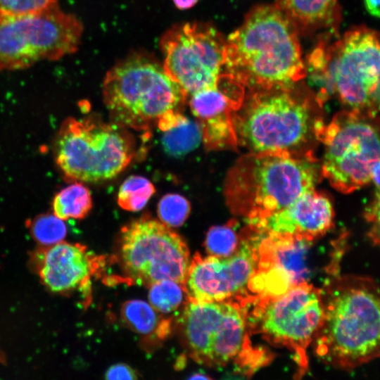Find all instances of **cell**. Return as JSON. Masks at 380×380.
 Masks as SVG:
<instances>
[{
    "mask_svg": "<svg viewBox=\"0 0 380 380\" xmlns=\"http://www.w3.org/2000/svg\"><path fill=\"white\" fill-rule=\"evenodd\" d=\"M297 31L277 4L257 6L226 41V73L257 90L289 88L306 74Z\"/></svg>",
    "mask_w": 380,
    "mask_h": 380,
    "instance_id": "obj_1",
    "label": "cell"
},
{
    "mask_svg": "<svg viewBox=\"0 0 380 380\" xmlns=\"http://www.w3.org/2000/svg\"><path fill=\"white\" fill-rule=\"evenodd\" d=\"M321 174L310 154L250 152L239 158L225 183L228 205L253 224L314 189Z\"/></svg>",
    "mask_w": 380,
    "mask_h": 380,
    "instance_id": "obj_2",
    "label": "cell"
},
{
    "mask_svg": "<svg viewBox=\"0 0 380 380\" xmlns=\"http://www.w3.org/2000/svg\"><path fill=\"white\" fill-rule=\"evenodd\" d=\"M379 289L371 279H341L324 303V315L316 333V352L342 368H354L379 354Z\"/></svg>",
    "mask_w": 380,
    "mask_h": 380,
    "instance_id": "obj_3",
    "label": "cell"
},
{
    "mask_svg": "<svg viewBox=\"0 0 380 380\" xmlns=\"http://www.w3.org/2000/svg\"><path fill=\"white\" fill-rule=\"evenodd\" d=\"M103 94L113 124L136 130L177 111L188 96L163 65L143 54L113 66L105 77Z\"/></svg>",
    "mask_w": 380,
    "mask_h": 380,
    "instance_id": "obj_4",
    "label": "cell"
},
{
    "mask_svg": "<svg viewBox=\"0 0 380 380\" xmlns=\"http://www.w3.org/2000/svg\"><path fill=\"white\" fill-rule=\"evenodd\" d=\"M132 140L121 127L92 116L68 118L54 142L57 165L72 181L94 182L111 179L130 163Z\"/></svg>",
    "mask_w": 380,
    "mask_h": 380,
    "instance_id": "obj_5",
    "label": "cell"
},
{
    "mask_svg": "<svg viewBox=\"0 0 380 380\" xmlns=\"http://www.w3.org/2000/svg\"><path fill=\"white\" fill-rule=\"evenodd\" d=\"M82 32L80 20L58 4L32 13L0 10V70L27 68L75 53Z\"/></svg>",
    "mask_w": 380,
    "mask_h": 380,
    "instance_id": "obj_6",
    "label": "cell"
},
{
    "mask_svg": "<svg viewBox=\"0 0 380 380\" xmlns=\"http://www.w3.org/2000/svg\"><path fill=\"white\" fill-rule=\"evenodd\" d=\"M237 144L250 152L296 151L312 128L307 101L289 88L258 90L233 113Z\"/></svg>",
    "mask_w": 380,
    "mask_h": 380,
    "instance_id": "obj_7",
    "label": "cell"
},
{
    "mask_svg": "<svg viewBox=\"0 0 380 380\" xmlns=\"http://www.w3.org/2000/svg\"><path fill=\"white\" fill-rule=\"evenodd\" d=\"M315 131L324 144L321 175L334 189L348 194L372 182L379 162V137L369 117L343 111L327 125L317 121Z\"/></svg>",
    "mask_w": 380,
    "mask_h": 380,
    "instance_id": "obj_8",
    "label": "cell"
},
{
    "mask_svg": "<svg viewBox=\"0 0 380 380\" xmlns=\"http://www.w3.org/2000/svg\"><path fill=\"white\" fill-rule=\"evenodd\" d=\"M120 258L126 275L137 284L148 286L164 279L184 286L191 260L180 236L149 217L122 227Z\"/></svg>",
    "mask_w": 380,
    "mask_h": 380,
    "instance_id": "obj_9",
    "label": "cell"
},
{
    "mask_svg": "<svg viewBox=\"0 0 380 380\" xmlns=\"http://www.w3.org/2000/svg\"><path fill=\"white\" fill-rule=\"evenodd\" d=\"M163 68L187 96L214 87L222 73L226 41L213 25L186 23L162 37Z\"/></svg>",
    "mask_w": 380,
    "mask_h": 380,
    "instance_id": "obj_10",
    "label": "cell"
},
{
    "mask_svg": "<svg viewBox=\"0 0 380 380\" xmlns=\"http://www.w3.org/2000/svg\"><path fill=\"white\" fill-rule=\"evenodd\" d=\"M183 331L191 356L200 363L222 366L239 357L248 346L245 315L229 301H189Z\"/></svg>",
    "mask_w": 380,
    "mask_h": 380,
    "instance_id": "obj_11",
    "label": "cell"
},
{
    "mask_svg": "<svg viewBox=\"0 0 380 380\" xmlns=\"http://www.w3.org/2000/svg\"><path fill=\"white\" fill-rule=\"evenodd\" d=\"M330 75L341 101L353 111L374 115L379 98L377 32L365 27L348 31L337 42Z\"/></svg>",
    "mask_w": 380,
    "mask_h": 380,
    "instance_id": "obj_12",
    "label": "cell"
},
{
    "mask_svg": "<svg viewBox=\"0 0 380 380\" xmlns=\"http://www.w3.org/2000/svg\"><path fill=\"white\" fill-rule=\"evenodd\" d=\"M258 314L260 329L267 338L301 348L307 346L321 325L324 302L319 291L305 282L275 296Z\"/></svg>",
    "mask_w": 380,
    "mask_h": 380,
    "instance_id": "obj_13",
    "label": "cell"
},
{
    "mask_svg": "<svg viewBox=\"0 0 380 380\" xmlns=\"http://www.w3.org/2000/svg\"><path fill=\"white\" fill-rule=\"evenodd\" d=\"M256 261V250L246 242L228 257L195 256L184 284L189 301L231 300L251 284Z\"/></svg>",
    "mask_w": 380,
    "mask_h": 380,
    "instance_id": "obj_14",
    "label": "cell"
},
{
    "mask_svg": "<svg viewBox=\"0 0 380 380\" xmlns=\"http://www.w3.org/2000/svg\"><path fill=\"white\" fill-rule=\"evenodd\" d=\"M331 201L315 189L308 191L286 207L253 223L256 228L308 239L323 234L333 222Z\"/></svg>",
    "mask_w": 380,
    "mask_h": 380,
    "instance_id": "obj_15",
    "label": "cell"
},
{
    "mask_svg": "<svg viewBox=\"0 0 380 380\" xmlns=\"http://www.w3.org/2000/svg\"><path fill=\"white\" fill-rule=\"evenodd\" d=\"M265 232L268 238L265 242L272 252L267 267H265L267 269L258 275V284L263 285L267 292L278 296L305 283L308 274L306 265L308 239L298 235Z\"/></svg>",
    "mask_w": 380,
    "mask_h": 380,
    "instance_id": "obj_16",
    "label": "cell"
},
{
    "mask_svg": "<svg viewBox=\"0 0 380 380\" xmlns=\"http://www.w3.org/2000/svg\"><path fill=\"white\" fill-rule=\"evenodd\" d=\"M92 271L91 260L85 248L62 241L48 247L40 263L39 275L54 292L75 289L86 281Z\"/></svg>",
    "mask_w": 380,
    "mask_h": 380,
    "instance_id": "obj_17",
    "label": "cell"
},
{
    "mask_svg": "<svg viewBox=\"0 0 380 380\" xmlns=\"http://www.w3.org/2000/svg\"><path fill=\"white\" fill-rule=\"evenodd\" d=\"M297 30L326 25L336 17L337 0H278Z\"/></svg>",
    "mask_w": 380,
    "mask_h": 380,
    "instance_id": "obj_18",
    "label": "cell"
},
{
    "mask_svg": "<svg viewBox=\"0 0 380 380\" xmlns=\"http://www.w3.org/2000/svg\"><path fill=\"white\" fill-rule=\"evenodd\" d=\"M163 132L161 141L165 151L176 157L195 149L202 139L200 123L182 114L174 125Z\"/></svg>",
    "mask_w": 380,
    "mask_h": 380,
    "instance_id": "obj_19",
    "label": "cell"
},
{
    "mask_svg": "<svg viewBox=\"0 0 380 380\" xmlns=\"http://www.w3.org/2000/svg\"><path fill=\"white\" fill-rule=\"evenodd\" d=\"M53 214L63 220L82 219L92 208L91 193L80 182L61 189L53 200Z\"/></svg>",
    "mask_w": 380,
    "mask_h": 380,
    "instance_id": "obj_20",
    "label": "cell"
},
{
    "mask_svg": "<svg viewBox=\"0 0 380 380\" xmlns=\"http://www.w3.org/2000/svg\"><path fill=\"white\" fill-rule=\"evenodd\" d=\"M155 191L153 184L148 179L132 175L120 186L118 203L125 210L139 211L144 208Z\"/></svg>",
    "mask_w": 380,
    "mask_h": 380,
    "instance_id": "obj_21",
    "label": "cell"
},
{
    "mask_svg": "<svg viewBox=\"0 0 380 380\" xmlns=\"http://www.w3.org/2000/svg\"><path fill=\"white\" fill-rule=\"evenodd\" d=\"M121 314L127 324L132 330L141 334H150L158 326V317L154 308L141 300L125 303Z\"/></svg>",
    "mask_w": 380,
    "mask_h": 380,
    "instance_id": "obj_22",
    "label": "cell"
},
{
    "mask_svg": "<svg viewBox=\"0 0 380 380\" xmlns=\"http://www.w3.org/2000/svg\"><path fill=\"white\" fill-rule=\"evenodd\" d=\"M149 287L150 305L161 312L176 310L183 300L184 286L178 282L164 279L152 284Z\"/></svg>",
    "mask_w": 380,
    "mask_h": 380,
    "instance_id": "obj_23",
    "label": "cell"
},
{
    "mask_svg": "<svg viewBox=\"0 0 380 380\" xmlns=\"http://www.w3.org/2000/svg\"><path fill=\"white\" fill-rule=\"evenodd\" d=\"M30 229L37 242L47 247L63 241L67 234L64 220L53 213L37 216L30 222Z\"/></svg>",
    "mask_w": 380,
    "mask_h": 380,
    "instance_id": "obj_24",
    "label": "cell"
},
{
    "mask_svg": "<svg viewBox=\"0 0 380 380\" xmlns=\"http://www.w3.org/2000/svg\"><path fill=\"white\" fill-rule=\"evenodd\" d=\"M239 238L230 225L213 227L205 238V249L210 255L228 257L232 255L239 246Z\"/></svg>",
    "mask_w": 380,
    "mask_h": 380,
    "instance_id": "obj_25",
    "label": "cell"
},
{
    "mask_svg": "<svg viewBox=\"0 0 380 380\" xmlns=\"http://www.w3.org/2000/svg\"><path fill=\"white\" fill-rule=\"evenodd\" d=\"M191 205L188 200L177 194L164 196L158 203V215L160 221L170 227L182 226L188 218Z\"/></svg>",
    "mask_w": 380,
    "mask_h": 380,
    "instance_id": "obj_26",
    "label": "cell"
},
{
    "mask_svg": "<svg viewBox=\"0 0 380 380\" xmlns=\"http://www.w3.org/2000/svg\"><path fill=\"white\" fill-rule=\"evenodd\" d=\"M57 4L58 0H0V10L13 13H32Z\"/></svg>",
    "mask_w": 380,
    "mask_h": 380,
    "instance_id": "obj_27",
    "label": "cell"
},
{
    "mask_svg": "<svg viewBox=\"0 0 380 380\" xmlns=\"http://www.w3.org/2000/svg\"><path fill=\"white\" fill-rule=\"evenodd\" d=\"M106 379H137L135 371L129 365L118 363L110 367L105 374Z\"/></svg>",
    "mask_w": 380,
    "mask_h": 380,
    "instance_id": "obj_28",
    "label": "cell"
},
{
    "mask_svg": "<svg viewBox=\"0 0 380 380\" xmlns=\"http://www.w3.org/2000/svg\"><path fill=\"white\" fill-rule=\"evenodd\" d=\"M368 13L376 18L379 17V0H364Z\"/></svg>",
    "mask_w": 380,
    "mask_h": 380,
    "instance_id": "obj_29",
    "label": "cell"
},
{
    "mask_svg": "<svg viewBox=\"0 0 380 380\" xmlns=\"http://www.w3.org/2000/svg\"><path fill=\"white\" fill-rule=\"evenodd\" d=\"M175 5L179 9H188L193 7L198 0H172Z\"/></svg>",
    "mask_w": 380,
    "mask_h": 380,
    "instance_id": "obj_30",
    "label": "cell"
},
{
    "mask_svg": "<svg viewBox=\"0 0 380 380\" xmlns=\"http://www.w3.org/2000/svg\"><path fill=\"white\" fill-rule=\"evenodd\" d=\"M189 379H209V377L202 374H196L195 375L191 376Z\"/></svg>",
    "mask_w": 380,
    "mask_h": 380,
    "instance_id": "obj_31",
    "label": "cell"
}]
</instances>
